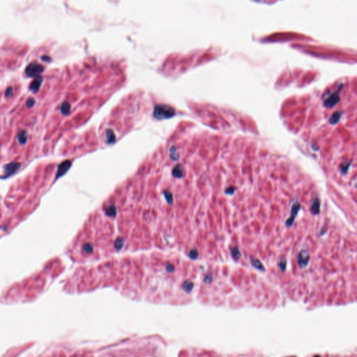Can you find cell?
Instances as JSON below:
<instances>
[{
    "mask_svg": "<svg viewBox=\"0 0 357 357\" xmlns=\"http://www.w3.org/2000/svg\"><path fill=\"white\" fill-rule=\"evenodd\" d=\"M43 70H44V67L43 65L37 61H33L26 67L25 72L29 76L35 77L39 75L43 71Z\"/></svg>",
    "mask_w": 357,
    "mask_h": 357,
    "instance_id": "1",
    "label": "cell"
},
{
    "mask_svg": "<svg viewBox=\"0 0 357 357\" xmlns=\"http://www.w3.org/2000/svg\"><path fill=\"white\" fill-rule=\"evenodd\" d=\"M174 114V111L168 106H160L155 108L154 115L158 118L169 117Z\"/></svg>",
    "mask_w": 357,
    "mask_h": 357,
    "instance_id": "2",
    "label": "cell"
},
{
    "mask_svg": "<svg viewBox=\"0 0 357 357\" xmlns=\"http://www.w3.org/2000/svg\"><path fill=\"white\" fill-rule=\"evenodd\" d=\"M301 204H300L299 202H295L293 204H292V208H291V216L290 217L287 219V221H286L285 224L287 225V227H291L294 222V219L295 217L296 216V215L298 214L299 211L301 210Z\"/></svg>",
    "mask_w": 357,
    "mask_h": 357,
    "instance_id": "3",
    "label": "cell"
},
{
    "mask_svg": "<svg viewBox=\"0 0 357 357\" xmlns=\"http://www.w3.org/2000/svg\"><path fill=\"white\" fill-rule=\"evenodd\" d=\"M20 163L17 162H12L4 166V174L3 175L4 177L2 178H7V177H10L12 174H15L17 171V169L20 168Z\"/></svg>",
    "mask_w": 357,
    "mask_h": 357,
    "instance_id": "4",
    "label": "cell"
},
{
    "mask_svg": "<svg viewBox=\"0 0 357 357\" xmlns=\"http://www.w3.org/2000/svg\"><path fill=\"white\" fill-rule=\"evenodd\" d=\"M297 261L300 267L306 268L310 261V255L306 250H302L297 256Z\"/></svg>",
    "mask_w": 357,
    "mask_h": 357,
    "instance_id": "5",
    "label": "cell"
},
{
    "mask_svg": "<svg viewBox=\"0 0 357 357\" xmlns=\"http://www.w3.org/2000/svg\"><path fill=\"white\" fill-rule=\"evenodd\" d=\"M71 166V162L70 161H66L59 165L56 174V179H58L59 177L64 175L67 172L68 169L70 168Z\"/></svg>",
    "mask_w": 357,
    "mask_h": 357,
    "instance_id": "6",
    "label": "cell"
},
{
    "mask_svg": "<svg viewBox=\"0 0 357 357\" xmlns=\"http://www.w3.org/2000/svg\"><path fill=\"white\" fill-rule=\"evenodd\" d=\"M42 82H43V78L41 77H37L32 82V83L30 84V89L31 91L32 92H34L36 93L39 90L40 87H41Z\"/></svg>",
    "mask_w": 357,
    "mask_h": 357,
    "instance_id": "7",
    "label": "cell"
},
{
    "mask_svg": "<svg viewBox=\"0 0 357 357\" xmlns=\"http://www.w3.org/2000/svg\"><path fill=\"white\" fill-rule=\"evenodd\" d=\"M320 211V201L318 198H315L312 202L311 211L313 214H319Z\"/></svg>",
    "mask_w": 357,
    "mask_h": 357,
    "instance_id": "8",
    "label": "cell"
},
{
    "mask_svg": "<svg viewBox=\"0 0 357 357\" xmlns=\"http://www.w3.org/2000/svg\"><path fill=\"white\" fill-rule=\"evenodd\" d=\"M250 263L253 264V266H254V267L257 268V269L261 271L265 270V269H264V266L262 265V264L261 262L259 260L256 259V258L253 257H250Z\"/></svg>",
    "mask_w": 357,
    "mask_h": 357,
    "instance_id": "9",
    "label": "cell"
},
{
    "mask_svg": "<svg viewBox=\"0 0 357 357\" xmlns=\"http://www.w3.org/2000/svg\"><path fill=\"white\" fill-rule=\"evenodd\" d=\"M183 172H184V169L183 167H182L181 165L178 164L177 165H176L175 167H174L173 171H172V174L174 177H177V178H180V177H182L183 175Z\"/></svg>",
    "mask_w": 357,
    "mask_h": 357,
    "instance_id": "10",
    "label": "cell"
},
{
    "mask_svg": "<svg viewBox=\"0 0 357 357\" xmlns=\"http://www.w3.org/2000/svg\"><path fill=\"white\" fill-rule=\"evenodd\" d=\"M17 140L21 145H24L27 143V133L25 130H21L17 135Z\"/></svg>",
    "mask_w": 357,
    "mask_h": 357,
    "instance_id": "11",
    "label": "cell"
},
{
    "mask_svg": "<svg viewBox=\"0 0 357 357\" xmlns=\"http://www.w3.org/2000/svg\"><path fill=\"white\" fill-rule=\"evenodd\" d=\"M71 110V105L69 102H64L61 106V112L63 114H67Z\"/></svg>",
    "mask_w": 357,
    "mask_h": 357,
    "instance_id": "12",
    "label": "cell"
},
{
    "mask_svg": "<svg viewBox=\"0 0 357 357\" xmlns=\"http://www.w3.org/2000/svg\"><path fill=\"white\" fill-rule=\"evenodd\" d=\"M231 255H232V257H233L234 260H237L239 259V257H241V253L239 250L238 247H234L232 248V250H231Z\"/></svg>",
    "mask_w": 357,
    "mask_h": 357,
    "instance_id": "13",
    "label": "cell"
},
{
    "mask_svg": "<svg viewBox=\"0 0 357 357\" xmlns=\"http://www.w3.org/2000/svg\"><path fill=\"white\" fill-rule=\"evenodd\" d=\"M278 266L282 271H285L286 267H287V260H286L285 258L282 257V258H281L280 260H279Z\"/></svg>",
    "mask_w": 357,
    "mask_h": 357,
    "instance_id": "14",
    "label": "cell"
},
{
    "mask_svg": "<svg viewBox=\"0 0 357 357\" xmlns=\"http://www.w3.org/2000/svg\"><path fill=\"white\" fill-rule=\"evenodd\" d=\"M350 163H345L342 164L340 169H341V171H342V173H343V174H346L347 172V170H348L349 167H350Z\"/></svg>",
    "mask_w": 357,
    "mask_h": 357,
    "instance_id": "15",
    "label": "cell"
},
{
    "mask_svg": "<svg viewBox=\"0 0 357 357\" xmlns=\"http://www.w3.org/2000/svg\"><path fill=\"white\" fill-rule=\"evenodd\" d=\"M13 89L12 87H9V88H7V89L6 90L5 93H4V95H5V96L7 97V98H11V97L13 96Z\"/></svg>",
    "mask_w": 357,
    "mask_h": 357,
    "instance_id": "16",
    "label": "cell"
},
{
    "mask_svg": "<svg viewBox=\"0 0 357 357\" xmlns=\"http://www.w3.org/2000/svg\"><path fill=\"white\" fill-rule=\"evenodd\" d=\"M189 256L190 257V258L192 259H197L198 257V253L196 250H190V252L189 253Z\"/></svg>",
    "mask_w": 357,
    "mask_h": 357,
    "instance_id": "17",
    "label": "cell"
},
{
    "mask_svg": "<svg viewBox=\"0 0 357 357\" xmlns=\"http://www.w3.org/2000/svg\"><path fill=\"white\" fill-rule=\"evenodd\" d=\"M83 250L85 253H90L93 250V248H92V246L90 244H85L83 246Z\"/></svg>",
    "mask_w": 357,
    "mask_h": 357,
    "instance_id": "18",
    "label": "cell"
},
{
    "mask_svg": "<svg viewBox=\"0 0 357 357\" xmlns=\"http://www.w3.org/2000/svg\"><path fill=\"white\" fill-rule=\"evenodd\" d=\"M35 100L32 98H30L28 100H27V103H26V106H27L28 108H32L33 107L34 105L35 104Z\"/></svg>",
    "mask_w": 357,
    "mask_h": 357,
    "instance_id": "19",
    "label": "cell"
},
{
    "mask_svg": "<svg viewBox=\"0 0 357 357\" xmlns=\"http://www.w3.org/2000/svg\"><path fill=\"white\" fill-rule=\"evenodd\" d=\"M164 194H165V196L166 199H167V202H168L169 203H172V201H173V199H172V194H171L170 193H169V192H167V191L165 192Z\"/></svg>",
    "mask_w": 357,
    "mask_h": 357,
    "instance_id": "20",
    "label": "cell"
},
{
    "mask_svg": "<svg viewBox=\"0 0 357 357\" xmlns=\"http://www.w3.org/2000/svg\"><path fill=\"white\" fill-rule=\"evenodd\" d=\"M115 211H116L115 208H114V206H111V207H110L109 209H107L106 213H107L109 216H114V214H115Z\"/></svg>",
    "mask_w": 357,
    "mask_h": 357,
    "instance_id": "21",
    "label": "cell"
},
{
    "mask_svg": "<svg viewBox=\"0 0 357 357\" xmlns=\"http://www.w3.org/2000/svg\"><path fill=\"white\" fill-rule=\"evenodd\" d=\"M235 191V188L234 186H230L228 188H227L225 190V193L227 194V195H233Z\"/></svg>",
    "mask_w": 357,
    "mask_h": 357,
    "instance_id": "22",
    "label": "cell"
},
{
    "mask_svg": "<svg viewBox=\"0 0 357 357\" xmlns=\"http://www.w3.org/2000/svg\"><path fill=\"white\" fill-rule=\"evenodd\" d=\"M123 244H124V241H123V239H117V241H116V242H115V247L117 248H118V249H119V248H122Z\"/></svg>",
    "mask_w": 357,
    "mask_h": 357,
    "instance_id": "23",
    "label": "cell"
},
{
    "mask_svg": "<svg viewBox=\"0 0 357 357\" xmlns=\"http://www.w3.org/2000/svg\"><path fill=\"white\" fill-rule=\"evenodd\" d=\"M184 287H185V289L186 290H191V288L193 287V284H192L190 282H186L185 285H184Z\"/></svg>",
    "mask_w": 357,
    "mask_h": 357,
    "instance_id": "24",
    "label": "cell"
},
{
    "mask_svg": "<svg viewBox=\"0 0 357 357\" xmlns=\"http://www.w3.org/2000/svg\"><path fill=\"white\" fill-rule=\"evenodd\" d=\"M41 59H42V60H43V61H47V62H48V61H50L51 60V58L50 57V56L46 55V56H42Z\"/></svg>",
    "mask_w": 357,
    "mask_h": 357,
    "instance_id": "25",
    "label": "cell"
}]
</instances>
